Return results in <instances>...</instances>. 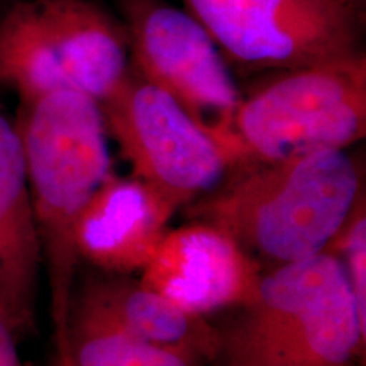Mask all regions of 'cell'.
<instances>
[{
	"instance_id": "cell-1",
	"label": "cell",
	"mask_w": 366,
	"mask_h": 366,
	"mask_svg": "<svg viewBox=\"0 0 366 366\" xmlns=\"http://www.w3.org/2000/svg\"><path fill=\"white\" fill-rule=\"evenodd\" d=\"M363 194L347 149H322L236 168L187 217L231 237L263 273L331 248Z\"/></svg>"
},
{
	"instance_id": "cell-2",
	"label": "cell",
	"mask_w": 366,
	"mask_h": 366,
	"mask_svg": "<svg viewBox=\"0 0 366 366\" xmlns=\"http://www.w3.org/2000/svg\"><path fill=\"white\" fill-rule=\"evenodd\" d=\"M14 124L22 143L31 207L48 274L54 346H59L79 274L80 219L95 192L114 173L107 129L97 100L75 90L49 92L21 104Z\"/></svg>"
},
{
	"instance_id": "cell-3",
	"label": "cell",
	"mask_w": 366,
	"mask_h": 366,
	"mask_svg": "<svg viewBox=\"0 0 366 366\" xmlns=\"http://www.w3.org/2000/svg\"><path fill=\"white\" fill-rule=\"evenodd\" d=\"M361 324L345 267L326 249L259 277L251 304L221 331L222 366H360Z\"/></svg>"
},
{
	"instance_id": "cell-4",
	"label": "cell",
	"mask_w": 366,
	"mask_h": 366,
	"mask_svg": "<svg viewBox=\"0 0 366 366\" xmlns=\"http://www.w3.org/2000/svg\"><path fill=\"white\" fill-rule=\"evenodd\" d=\"M129 63L124 26L89 0H19L0 16V85L21 104L56 90L100 102Z\"/></svg>"
},
{
	"instance_id": "cell-5",
	"label": "cell",
	"mask_w": 366,
	"mask_h": 366,
	"mask_svg": "<svg viewBox=\"0 0 366 366\" xmlns=\"http://www.w3.org/2000/svg\"><path fill=\"white\" fill-rule=\"evenodd\" d=\"M366 134V56L277 71L242 95L232 119L234 170L322 149Z\"/></svg>"
},
{
	"instance_id": "cell-6",
	"label": "cell",
	"mask_w": 366,
	"mask_h": 366,
	"mask_svg": "<svg viewBox=\"0 0 366 366\" xmlns=\"http://www.w3.org/2000/svg\"><path fill=\"white\" fill-rule=\"evenodd\" d=\"M99 104L105 129L131 163L132 177L173 212L210 194L231 173L222 146L131 63Z\"/></svg>"
},
{
	"instance_id": "cell-7",
	"label": "cell",
	"mask_w": 366,
	"mask_h": 366,
	"mask_svg": "<svg viewBox=\"0 0 366 366\" xmlns=\"http://www.w3.org/2000/svg\"><path fill=\"white\" fill-rule=\"evenodd\" d=\"M239 70L285 71L360 54V17L336 0H183Z\"/></svg>"
},
{
	"instance_id": "cell-8",
	"label": "cell",
	"mask_w": 366,
	"mask_h": 366,
	"mask_svg": "<svg viewBox=\"0 0 366 366\" xmlns=\"http://www.w3.org/2000/svg\"><path fill=\"white\" fill-rule=\"evenodd\" d=\"M119 4L131 65L170 94L222 146L234 170L232 119L242 94L216 43L190 14L163 0H119Z\"/></svg>"
},
{
	"instance_id": "cell-9",
	"label": "cell",
	"mask_w": 366,
	"mask_h": 366,
	"mask_svg": "<svg viewBox=\"0 0 366 366\" xmlns=\"http://www.w3.org/2000/svg\"><path fill=\"white\" fill-rule=\"evenodd\" d=\"M262 272L219 229L189 221L168 229L139 280L190 312L209 317L251 304Z\"/></svg>"
},
{
	"instance_id": "cell-10",
	"label": "cell",
	"mask_w": 366,
	"mask_h": 366,
	"mask_svg": "<svg viewBox=\"0 0 366 366\" xmlns=\"http://www.w3.org/2000/svg\"><path fill=\"white\" fill-rule=\"evenodd\" d=\"M41 269L22 143L0 104V315L17 340L38 331Z\"/></svg>"
},
{
	"instance_id": "cell-11",
	"label": "cell",
	"mask_w": 366,
	"mask_h": 366,
	"mask_svg": "<svg viewBox=\"0 0 366 366\" xmlns=\"http://www.w3.org/2000/svg\"><path fill=\"white\" fill-rule=\"evenodd\" d=\"M173 210L134 177L111 173L76 231L80 263L104 273L141 272L168 231Z\"/></svg>"
},
{
	"instance_id": "cell-12",
	"label": "cell",
	"mask_w": 366,
	"mask_h": 366,
	"mask_svg": "<svg viewBox=\"0 0 366 366\" xmlns=\"http://www.w3.org/2000/svg\"><path fill=\"white\" fill-rule=\"evenodd\" d=\"M73 292L84 295L114 322L141 340L182 351L202 363L217 360L221 329L141 280H132L129 274L90 268L80 280H75Z\"/></svg>"
},
{
	"instance_id": "cell-13",
	"label": "cell",
	"mask_w": 366,
	"mask_h": 366,
	"mask_svg": "<svg viewBox=\"0 0 366 366\" xmlns=\"http://www.w3.org/2000/svg\"><path fill=\"white\" fill-rule=\"evenodd\" d=\"M58 366H204L200 360L134 336L84 295L71 292Z\"/></svg>"
},
{
	"instance_id": "cell-14",
	"label": "cell",
	"mask_w": 366,
	"mask_h": 366,
	"mask_svg": "<svg viewBox=\"0 0 366 366\" xmlns=\"http://www.w3.org/2000/svg\"><path fill=\"white\" fill-rule=\"evenodd\" d=\"M329 249L336 251L345 267L361 324L366 326V202L365 194L356 202L340 236Z\"/></svg>"
},
{
	"instance_id": "cell-15",
	"label": "cell",
	"mask_w": 366,
	"mask_h": 366,
	"mask_svg": "<svg viewBox=\"0 0 366 366\" xmlns=\"http://www.w3.org/2000/svg\"><path fill=\"white\" fill-rule=\"evenodd\" d=\"M0 366H22L17 353V337L0 315Z\"/></svg>"
},
{
	"instance_id": "cell-16",
	"label": "cell",
	"mask_w": 366,
	"mask_h": 366,
	"mask_svg": "<svg viewBox=\"0 0 366 366\" xmlns=\"http://www.w3.org/2000/svg\"><path fill=\"white\" fill-rule=\"evenodd\" d=\"M336 2H340L341 6L350 9V11L355 14V16L360 17V9H361V6H363L365 0H336Z\"/></svg>"
},
{
	"instance_id": "cell-17",
	"label": "cell",
	"mask_w": 366,
	"mask_h": 366,
	"mask_svg": "<svg viewBox=\"0 0 366 366\" xmlns=\"http://www.w3.org/2000/svg\"><path fill=\"white\" fill-rule=\"evenodd\" d=\"M355 366H356V365H355Z\"/></svg>"
}]
</instances>
